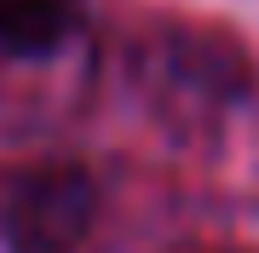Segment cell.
Listing matches in <instances>:
<instances>
[{
	"label": "cell",
	"instance_id": "1",
	"mask_svg": "<svg viewBox=\"0 0 259 253\" xmlns=\"http://www.w3.org/2000/svg\"><path fill=\"white\" fill-rule=\"evenodd\" d=\"M93 225V178L81 167H40L12 190L6 236L18 253H69Z\"/></svg>",
	"mask_w": 259,
	"mask_h": 253
},
{
	"label": "cell",
	"instance_id": "2",
	"mask_svg": "<svg viewBox=\"0 0 259 253\" xmlns=\"http://www.w3.org/2000/svg\"><path fill=\"white\" fill-rule=\"evenodd\" d=\"M81 0H0V46L6 52H52L75 29Z\"/></svg>",
	"mask_w": 259,
	"mask_h": 253
}]
</instances>
